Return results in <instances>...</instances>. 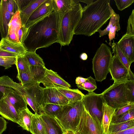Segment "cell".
<instances>
[{"mask_svg":"<svg viewBox=\"0 0 134 134\" xmlns=\"http://www.w3.org/2000/svg\"><path fill=\"white\" fill-rule=\"evenodd\" d=\"M63 106V105L52 103L46 104L43 107L42 113L55 118L61 110Z\"/></svg>","mask_w":134,"mask_h":134,"instance_id":"cell-30","label":"cell"},{"mask_svg":"<svg viewBox=\"0 0 134 134\" xmlns=\"http://www.w3.org/2000/svg\"><path fill=\"white\" fill-rule=\"evenodd\" d=\"M33 114L27 107L19 113L21 127L23 129L30 131L32 118Z\"/></svg>","mask_w":134,"mask_h":134,"instance_id":"cell-27","label":"cell"},{"mask_svg":"<svg viewBox=\"0 0 134 134\" xmlns=\"http://www.w3.org/2000/svg\"><path fill=\"white\" fill-rule=\"evenodd\" d=\"M110 0H97L83 8L74 35L88 36L95 34L111 15Z\"/></svg>","mask_w":134,"mask_h":134,"instance_id":"cell-2","label":"cell"},{"mask_svg":"<svg viewBox=\"0 0 134 134\" xmlns=\"http://www.w3.org/2000/svg\"><path fill=\"white\" fill-rule=\"evenodd\" d=\"M75 134H80V133H79V132H78L77 131H76L75 132Z\"/></svg>","mask_w":134,"mask_h":134,"instance_id":"cell-53","label":"cell"},{"mask_svg":"<svg viewBox=\"0 0 134 134\" xmlns=\"http://www.w3.org/2000/svg\"><path fill=\"white\" fill-rule=\"evenodd\" d=\"M120 16L118 14H116L115 23L114 26L110 30L108 35L109 40V44L111 46V41L115 38L116 32L120 29L119 24Z\"/></svg>","mask_w":134,"mask_h":134,"instance_id":"cell-41","label":"cell"},{"mask_svg":"<svg viewBox=\"0 0 134 134\" xmlns=\"http://www.w3.org/2000/svg\"><path fill=\"white\" fill-rule=\"evenodd\" d=\"M7 122L2 117L0 116V134L2 133L6 129Z\"/></svg>","mask_w":134,"mask_h":134,"instance_id":"cell-46","label":"cell"},{"mask_svg":"<svg viewBox=\"0 0 134 134\" xmlns=\"http://www.w3.org/2000/svg\"><path fill=\"white\" fill-rule=\"evenodd\" d=\"M29 132L32 134H46L44 126L40 115L34 114Z\"/></svg>","mask_w":134,"mask_h":134,"instance_id":"cell-26","label":"cell"},{"mask_svg":"<svg viewBox=\"0 0 134 134\" xmlns=\"http://www.w3.org/2000/svg\"><path fill=\"white\" fill-rule=\"evenodd\" d=\"M24 56L30 66H45L43 59L36 51H27Z\"/></svg>","mask_w":134,"mask_h":134,"instance_id":"cell-29","label":"cell"},{"mask_svg":"<svg viewBox=\"0 0 134 134\" xmlns=\"http://www.w3.org/2000/svg\"><path fill=\"white\" fill-rule=\"evenodd\" d=\"M68 103L69 101L56 88L53 87L43 88L42 108L44 105L48 103L64 105Z\"/></svg>","mask_w":134,"mask_h":134,"instance_id":"cell-13","label":"cell"},{"mask_svg":"<svg viewBox=\"0 0 134 134\" xmlns=\"http://www.w3.org/2000/svg\"><path fill=\"white\" fill-rule=\"evenodd\" d=\"M46 0H31L20 11L22 25L25 26L28 19L35 10Z\"/></svg>","mask_w":134,"mask_h":134,"instance_id":"cell-22","label":"cell"},{"mask_svg":"<svg viewBox=\"0 0 134 134\" xmlns=\"http://www.w3.org/2000/svg\"><path fill=\"white\" fill-rule=\"evenodd\" d=\"M0 115L3 118L16 123L21 127L19 114L7 97L3 95L0 99Z\"/></svg>","mask_w":134,"mask_h":134,"instance_id":"cell-12","label":"cell"},{"mask_svg":"<svg viewBox=\"0 0 134 134\" xmlns=\"http://www.w3.org/2000/svg\"><path fill=\"white\" fill-rule=\"evenodd\" d=\"M76 131L80 134H104L101 122L97 118L92 116L84 106Z\"/></svg>","mask_w":134,"mask_h":134,"instance_id":"cell-7","label":"cell"},{"mask_svg":"<svg viewBox=\"0 0 134 134\" xmlns=\"http://www.w3.org/2000/svg\"><path fill=\"white\" fill-rule=\"evenodd\" d=\"M29 28L23 25L18 30L17 37L19 43L23 44L27 35Z\"/></svg>","mask_w":134,"mask_h":134,"instance_id":"cell-43","label":"cell"},{"mask_svg":"<svg viewBox=\"0 0 134 134\" xmlns=\"http://www.w3.org/2000/svg\"><path fill=\"white\" fill-rule=\"evenodd\" d=\"M56 88L67 99L69 103L82 100L85 95L77 89Z\"/></svg>","mask_w":134,"mask_h":134,"instance_id":"cell-25","label":"cell"},{"mask_svg":"<svg viewBox=\"0 0 134 134\" xmlns=\"http://www.w3.org/2000/svg\"><path fill=\"white\" fill-rule=\"evenodd\" d=\"M63 134H67L66 133V131H65L64 132V133Z\"/></svg>","mask_w":134,"mask_h":134,"instance_id":"cell-54","label":"cell"},{"mask_svg":"<svg viewBox=\"0 0 134 134\" xmlns=\"http://www.w3.org/2000/svg\"><path fill=\"white\" fill-rule=\"evenodd\" d=\"M31 0H9L8 7L9 10L14 14L27 5Z\"/></svg>","mask_w":134,"mask_h":134,"instance_id":"cell-32","label":"cell"},{"mask_svg":"<svg viewBox=\"0 0 134 134\" xmlns=\"http://www.w3.org/2000/svg\"><path fill=\"white\" fill-rule=\"evenodd\" d=\"M0 48L17 55L24 56L27 51L23 44L13 42L6 38H1L0 41Z\"/></svg>","mask_w":134,"mask_h":134,"instance_id":"cell-19","label":"cell"},{"mask_svg":"<svg viewBox=\"0 0 134 134\" xmlns=\"http://www.w3.org/2000/svg\"><path fill=\"white\" fill-rule=\"evenodd\" d=\"M116 109L104 102L102 109V125L104 134H108L109 127Z\"/></svg>","mask_w":134,"mask_h":134,"instance_id":"cell-21","label":"cell"},{"mask_svg":"<svg viewBox=\"0 0 134 134\" xmlns=\"http://www.w3.org/2000/svg\"><path fill=\"white\" fill-rule=\"evenodd\" d=\"M118 9L122 11L129 7L134 2V0H114Z\"/></svg>","mask_w":134,"mask_h":134,"instance_id":"cell-45","label":"cell"},{"mask_svg":"<svg viewBox=\"0 0 134 134\" xmlns=\"http://www.w3.org/2000/svg\"><path fill=\"white\" fill-rule=\"evenodd\" d=\"M113 53L116 55L121 62L125 66L130 72H131L130 67L131 64L124 54L117 43L113 42L111 45Z\"/></svg>","mask_w":134,"mask_h":134,"instance_id":"cell-34","label":"cell"},{"mask_svg":"<svg viewBox=\"0 0 134 134\" xmlns=\"http://www.w3.org/2000/svg\"><path fill=\"white\" fill-rule=\"evenodd\" d=\"M54 11L60 17L71 9L77 3L78 0H53Z\"/></svg>","mask_w":134,"mask_h":134,"instance_id":"cell-24","label":"cell"},{"mask_svg":"<svg viewBox=\"0 0 134 134\" xmlns=\"http://www.w3.org/2000/svg\"><path fill=\"white\" fill-rule=\"evenodd\" d=\"M54 11L53 0H46L33 12L25 26L28 28L49 16Z\"/></svg>","mask_w":134,"mask_h":134,"instance_id":"cell-11","label":"cell"},{"mask_svg":"<svg viewBox=\"0 0 134 134\" xmlns=\"http://www.w3.org/2000/svg\"><path fill=\"white\" fill-rule=\"evenodd\" d=\"M110 10L111 12V15L108 25L104 30H102L99 29L97 31L99 34V36L100 37L107 35H108L110 30L115 23L117 14L115 12L111 7Z\"/></svg>","mask_w":134,"mask_h":134,"instance_id":"cell-38","label":"cell"},{"mask_svg":"<svg viewBox=\"0 0 134 134\" xmlns=\"http://www.w3.org/2000/svg\"><path fill=\"white\" fill-rule=\"evenodd\" d=\"M45 127L46 134H63L65 131L56 119L43 113L40 115Z\"/></svg>","mask_w":134,"mask_h":134,"instance_id":"cell-18","label":"cell"},{"mask_svg":"<svg viewBox=\"0 0 134 134\" xmlns=\"http://www.w3.org/2000/svg\"><path fill=\"white\" fill-rule=\"evenodd\" d=\"M134 109V102H129L116 109L113 117H116L132 109Z\"/></svg>","mask_w":134,"mask_h":134,"instance_id":"cell-42","label":"cell"},{"mask_svg":"<svg viewBox=\"0 0 134 134\" xmlns=\"http://www.w3.org/2000/svg\"><path fill=\"white\" fill-rule=\"evenodd\" d=\"M108 134H134V127L115 132H108Z\"/></svg>","mask_w":134,"mask_h":134,"instance_id":"cell-47","label":"cell"},{"mask_svg":"<svg viewBox=\"0 0 134 134\" xmlns=\"http://www.w3.org/2000/svg\"><path fill=\"white\" fill-rule=\"evenodd\" d=\"M133 127H134V119L122 122H111L108 132H118Z\"/></svg>","mask_w":134,"mask_h":134,"instance_id":"cell-28","label":"cell"},{"mask_svg":"<svg viewBox=\"0 0 134 134\" xmlns=\"http://www.w3.org/2000/svg\"><path fill=\"white\" fill-rule=\"evenodd\" d=\"M82 101L86 110L92 116L97 118L101 122L104 102L102 94L93 92L88 93L85 95Z\"/></svg>","mask_w":134,"mask_h":134,"instance_id":"cell-9","label":"cell"},{"mask_svg":"<svg viewBox=\"0 0 134 134\" xmlns=\"http://www.w3.org/2000/svg\"><path fill=\"white\" fill-rule=\"evenodd\" d=\"M3 95L7 97L18 113L27 108V104L23 96L11 88L5 89Z\"/></svg>","mask_w":134,"mask_h":134,"instance_id":"cell-16","label":"cell"},{"mask_svg":"<svg viewBox=\"0 0 134 134\" xmlns=\"http://www.w3.org/2000/svg\"><path fill=\"white\" fill-rule=\"evenodd\" d=\"M109 71L112 77L111 80L114 81V83L134 80L133 73L129 71L115 54L113 56Z\"/></svg>","mask_w":134,"mask_h":134,"instance_id":"cell-10","label":"cell"},{"mask_svg":"<svg viewBox=\"0 0 134 134\" xmlns=\"http://www.w3.org/2000/svg\"><path fill=\"white\" fill-rule=\"evenodd\" d=\"M128 100L134 102V80H127L125 82Z\"/></svg>","mask_w":134,"mask_h":134,"instance_id":"cell-39","label":"cell"},{"mask_svg":"<svg viewBox=\"0 0 134 134\" xmlns=\"http://www.w3.org/2000/svg\"><path fill=\"white\" fill-rule=\"evenodd\" d=\"M59 18L54 11L29 28L23 44L27 51H36L58 43Z\"/></svg>","mask_w":134,"mask_h":134,"instance_id":"cell-1","label":"cell"},{"mask_svg":"<svg viewBox=\"0 0 134 134\" xmlns=\"http://www.w3.org/2000/svg\"><path fill=\"white\" fill-rule=\"evenodd\" d=\"M84 105L82 100L63 105L55 118L64 130L74 133L79 122Z\"/></svg>","mask_w":134,"mask_h":134,"instance_id":"cell-4","label":"cell"},{"mask_svg":"<svg viewBox=\"0 0 134 134\" xmlns=\"http://www.w3.org/2000/svg\"><path fill=\"white\" fill-rule=\"evenodd\" d=\"M41 83L45 87L69 88L71 87L70 85L57 72L47 69L44 77L40 81V83Z\"/></svg>","mask_w":134,"mask_h":134,"instance_id":"cell-14","label":"cell"},{"mask_svg":"<svg viewBox=\"0 0 134 134\" xmlns=\"http://www.w3.org/2000/svg\"><path fill=\"white\" fill-rule=\"evenodd\" d=\"M16 78L23 86H25L38 82L34 80L30 71L18 72Z\"/></svg>","mask_w":134,"mask_h":134,"instance_id":"cell-36","label":"cell"},{"mask_svg":"<svg viewBox=\"0 0 134 134\" xmlns=\"http://www.w3.org/2000/svg\"><path fill=\"white\" fill-rule=\"evenodd\" d=\"M113 56L111 48L105 44L102 43L97 49L92 61L93 71L97 81L101 82L106 79Z\"/></svg>","mask_w":134,"mask_h":134,"instance_id":"cell-5","label":"cell"},{"mask_svg":"<svg viewBox=\"0 0 134 134\" xmlns=\"http://www.w3.org/2000/svg\"><path fill=\"white\" fill-rule=\"evenodd\" d=\"M17 56L15 54L5 51L0 48V57H16Z\"/></svg>","mask_w":134,"mask_h":134,"instance_id":"cell-48","label":"cell"},{"mask_svg":"<svg viewBox=\"0 0 134 134\" xmlns=\"http://www.w3.org/2000/svg\"><path fill=\"white\" fill-rule=\"evenodd\" d=\"M15 65L18 72L30 71V65L24 56L17 55Z\"/></svg>","mask_w":134,"mask_h":134,"instance_id":"cell-33","label":"cell"},{"mask_svg":"<svg viewBox=\"0 0 134 134\" xmlns=\"http://www.w3.org/2000/svg\"><path fill=\"white\" fill-rule=\"evenodd\" d=\"M37 82L28 86H23L25 90L23 95L27 104L35 113L40 115L42 113L43 88Z\"/></svg>","mask_w":134,"mask_h":134,"instance_id":"cell-8","label":"cell"},{"mask_svg":"<svg viewBox=\"0 0 134 134\" xmlns=\"http://www.w3.org/2000/svg\"><path fill=\"white\" fill-rule=\"evenodd\" d=\"M16 57H0V66L4 67L5 69L10 68L15 64Z\"/></svg>","mask_w":134,"mask_h":134,"instance_id":"cell-40","label":"cell"},{"mask_svg":"<svg viewBox=\"0 0 134 134\" xmlns=\"http://www.w3.org/2000/svg\"><path fill=\"white\" fill-rule=\"evenodd\" d=\"M87 79V80L84 82L77 85V86L79 88L86 90L88 93L93 92L97 88L96 80L91 76Z\"/></svg>","mask_w":134,"mask_h":134,"instance_id":"cell-35","label":"cell"},{"mask_svg":"<svg viewBox=\"0 0 134 134\" xmlns=\"http://www.w3.org/2000/svg\"><path fill=\"white\" fill-rule=\"evenodd\" d=\"M13 15L8 10L6 0L0 1V33L2 38H6L8 25Z\"/></svg>","mask_w":134,"mask_h":134,"instance_id":"cell-17","label":"cell"},{"mask_svg":"<svg viewBox=\"0 0 134 134\" xmlns=\"http://www.w3.org/2000/svg\"><path fill=\"white\" fill-rule=\"evenodd\" d=\"M126 34L134 35V10L133 9L128 20Z\"/></svg>","mask_w":134,"mask_h":134,"instance_id":"cell-44","label":"cell"},{"mask_svg":"<svg viewBox=\"0 0 134 134\" xmlns=\"http://www.w3.org/2000/svg\"><path fill=\"white\" fill-rule=\"evenodd\" d=\"M134 119V109H132L116 117H113L111 122H125Z\"/></svg>","mask_w":134,"mask_h":134,"instance_id":"cell-37","label":"cell"},{"mask_svg":"<svg viewBox=\"0 0 134 134\" xmlns=\"http://www.w3.org/2000/svg\"><path fill=\"white\" fill-rule=\"evenodd\" d=\"M87 79L81 76L77 77L75 80V82L76 85H79L82 83L85 82Z\"/></svg>","mask_w":134,"mask_h":134,"instance_id":"cell-49","label":"cell"},{"mask_svg":"<svg viewBox=\"0 0 134 134\" xmlns=\"http://www.w3.org/2000/svg\"><path fill=\"white\" fill-rule=\"evenodd\" d=\"M80 58L82 60H85L87 59L88 56L86 53H83L80 54Z\"/></svg>","mask_w":134,"mask_h":134,"instance_id":"cell-50","label":"cell"},{"mask_svg":"<svg viewBox=\"0 0 134 134\" xmlns=\"http://www.w3.org/2000/svg\"><path fill=\"white\" fill-rule=\"evenodd\" d=\"M78 1L79 2H82L85 3L87 4V5H88L93 2V0H78Z\"/></svg>","mask_w":134,"mask_h":134,"instance_id":"cell-51","label":"cell"},{"mask_svg":"<svg viewBox=\"0 0 134 134\" xmlns=\"http://www.w3.org/2000/svg\"><path fill=\"white\" fill-rule=\"evenodd\" d=\"M126 81L114 83L101 93L104 102L116 110L129 102Z\"/></svg>","mask_w":134,"mask_h":134,"instance_id":"cell-6","label":"cell"},{"mask_svg":"<svg viewBox=\"0 0 134 134\" xmlns=\"http://www.w3.org/2000/svg\"><path fill=\"white\" fill-rule=\"evenodd\" d=\"M117 44L131 65L134 62V35L125 34Z\"/></svg>","mask_w":134,"mask_h":134,"instance_id":"cell-15","label":"cell"},{"mask_svg":"<svg viewBox=\"0 0 134 134\" xmlns=\"http://www.w3.org/2000/svg\"><path fill=\"white\" fill-rule=\"evenodd\" d=\"M83 7L78 3L59 18L58 43L69 45L72 41L75 28L81 17Z\"/></svg>","mask_w":134,"mask_h":134,"instance_id":"cell-3","label":"cell"},{"mask_svg":"<svg viewBox=\"0 0 134 134\" xmlns=\"http://www.w3.org/2000/svg\"><path fill=\"white\" fill-rule=\"evenodd\" d=\"M8 88H13L23 96L25 93L24 88L20 84L15 82L8 76L0 77V92L3 94Z\"/></svg>","mask_w":134,"mask_h":134,"instance_id":"cell-23","label":"cell"},{"mask_svg":"<svg viewBox=\"0 0 134 134\" xmlns=\"http://www.w3.org/2000/svg\"><path fill=\"white\" fill-rule=\"evenodd\" d=\"M47 69L45 66H30V72L34 80L40 83L45 75Z\"/></svg>","mask_w":134,"mask_h":134,"instance_id":"cell-31","label":"cell"},{"mask_svg":"<svg viewBox=\"0 0 134 134\" xmlns=\"http://www.w3.org/2000/svg\"><path fill=\"white\" fill-rule=\"evenodd\" d=\"M65 131L67 134H75L73 132L70 131L66 130Z\"/></svg>","mask_w":134,"mask_h":134,"instance_id":"cell-52","label":"cell"},{"mask_svg":"<svg viewBox=\"0 0 134 134\" xmlns=\"http://www.w3.org/2000/svg\"><path fill=\"white\" fill-rule=\"evenodd\" d=\"M20 13V11H17L13 15L8 25V34L6 38L11 41L18 43L17 32L23 25Z\"/></svg>","mask_w":134,"mask_h":134,"instance_id":"cell-20","label":"cell"}]
</instances>
